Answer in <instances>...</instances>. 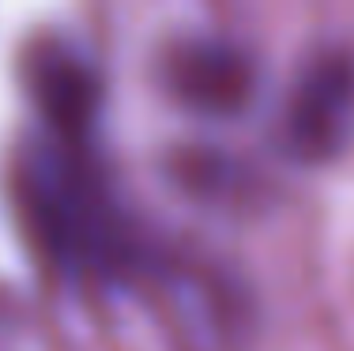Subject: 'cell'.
I'll return each mask as SVG.
<instances>
[{"label":"cell","mask_w":354,"mask_h":351,"mask_svg":"<svg viewBox=\"0 0 354 351\" xmlns=\"http://www.w3.org/2000/svg\"><path fill=\"white\" fill-rule=\"evenodd\" d=\"M15 200L35 246L75 280H136L151 249L121 212L91 152L57 136H35L15 163Z\"/></svg>","instance_id":"cell-1"},{"label":"cell","mask_w":354,"mask_h":351,"mask_svg":"<svg viewBox=\"0 0 354 351\" xmlns=\"http://www.w3.org/2000/svg\"><path fill=\"white\" fill-rule=\"evenodd\" d=\"M143 280L181 351H241L249 336V306L226 272L185 253H151Z\"/></svg>","instance_id":"cell-2"},{"label":"cell","mask_w":354,"mask_h":351,"mask_svg":"<svg viewBox=\"0 0 354 351\" xmlns=\"http://www.w3.org/2000/svg\"><path fill=\"white\" fill-rule=\"evenodd\" d=\"M354 132V53L320 49L298 72L279 117V140L298 163H328Z\"/></svg>","instance_id":"cell-3"},{"label":"cell","mask_w":354,"mask_h":351,"mask_svg":"<svg viewBox=\"0 0 354 351\" xmlns=\"http://www.w3.org/2000/svg\"><path fill=\"white\" fill-rule=\"evenodd\" d=\"M23 72H27L30 102L46 121V136L87 147L102 102V83L87 53H80L64 38H46L30 46Z\"/></svg>","instance_id":"cell-4"},{"label":"cell","mask_w":354,"mask_h":351,"mask_svg":"<svg viewBox=\"0 0 354 351\" xmlns=\"http://www.w3.org/2000/svg\"><path fill=\"white\" fill-rule=\"evenodd\" d=\"M162 80L181 106L223 117L249 106L252 87H257V69L238 42L218 35H196L177 42L166 53Z\"/></svg>","instance_id":"cell-5"}]
</instances>
